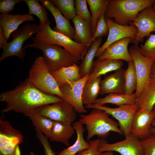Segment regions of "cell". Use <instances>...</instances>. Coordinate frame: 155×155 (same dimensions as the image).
<instances>
[{"instance_id":"f1b7e54d","label":"cell","mask_w":155,"mask_h":155,"mask_svg":"<svg viewBox=\"0 0 155 155\" xmlns=\"http://www.w3.org/2000/svg\"><path fill=\"white\" fill-rule=\"evenodd\" d=\"M135 93L131 95L125 94L110 93L103 98H97L96 103L100 105L110 103L118 106L125 104H135Z\"/></svg>"},{"instance_id":"52a82bcc","label":"cell","mask_w":155,"mask_h":155,"mask_svg":"<svg viewBox=\"0 0 155 155\" xmlns=\"http://www.w3.org/2000/svg\"><path fill=\"white\" fill-rule=\"evenodd\" d=\"M40 27L36 24L28 23L23 26L20 30H16L11 33L10 36L12 40L3 44L0 48L3 51L0 58V62L6 58L15 56L22 60L24 58L26 53L23 45L26 41L32 37L34 34L39 31Z\"/></svg>"},{"instance_id":"6da1fadb","label":"cell","mask_w":155,"mask_h":155,"mask_svg":"<svg viewBox=\"0 0 155 155\" xmlns=\"http://www.w3.org/2000/svg\"><path fill=\"white\" fill-rule=\"evenodd\" d=\"M55 95L46 94L36 87L28 78L20 82L14 89L0 94V101L6 107L2 112L13 111L29 117L35 108L63 100Z\"/></svg>"},{"instance_id":"9c48e42d","label":"cell","mask_w":155,"mask_h":155,"mask_svg":"<svg viewBox=\"0 0 155 155\" xmlns=\"http://www.w3.org/2000/svg\"><path fill=\"white\" fill-rule=\"evenodd\" d=\"M128 51L134 63L137 76V84L135 92L136 98L150 82L151 69L155 60L142 55L138 45H133Z\"/></svg>"},{"instance_id":"ba28073f","label":"cell","mask_w":155,"mask_h":155,"mask_svg":"<svg viewBox=\"0 0 155 155\" xmlns=\"http://www.w3.org/2000/svg\"><path fill=\"white\" fill-rule=\"evenodd\" d=\"M23 141L19 130L7 120L0 119V155H21L19 146Z\"/></svg>"},{"instance_id":"b9f144b4","label":"cell","mask_w":155,"mask_h":155,"mask_svg":"<svg viewBox=\"0 0 155 155\" xmlns=\"http://www.w3.org/2000/svg\"><path fill=\"white\" fill-rule=\"evenodd\" d=\"M7 42L4 37L2 28L0 27V47Z\"/></svg>"},{"instance_id":"ab89813d","label":"cell","mask_w":155,"mask_h":155,"mask_svg":"<svg viewBox=\"0 0 155 155\" xmlns=\"http://www.w3.org/2000/svg\"><path fill=\"white\" fill-rule=\"evenodd\" d=\"M100 139H96L90 140V147L87 149L78 152L76 155H100L102 152L99 151L98 145Z\"/></svg>"},{"instance_id":"7c38bea8","label":"cell","mask_w":155,"mask_h":155,"mask_svg":"<svg viewBox=\"0 0 155 155\" xmlns=\"http://www.w3.org/2000/svg\"><path fill=\"white\" fill-rule=\"evenodd\" d=\"M99 151H115L121 155H144V152L140 140L130 134L121 141L109 143L105 139H100L98 147Z\"/></svg>"},{"instance_id":"4dcf8cb0","label":"cell","mask_w":155,"mask_h":155,"mask_svg":"<svg viewBox=\"0 0 155 155\" xmlns=\"http://www.w3.org/2000/svg\"><path fill=\"white\" fill-rule=\"evenodd\" d=\"M29 117L35 128L49 138L55 121L45 116L33 113H32Z\"/></svg>"},{"instance_id":"484cf974","label":"cell","mask_w":155,"mask_h":155,"mask_svg":"<svg viewBox=\"0 0 155 155\" xmlns=\"http://www.w3.org/2000/svg\"><path fill=\"white\" fill-rule=\"evenodd\" d=\"M138 109L152 111L155 105V80L151 79L148 85L135 99Z\"/></svg>"},{"instance_id":"2e32d148","label":"cell","mask_w":155,"mask_h":155,"mask_svg":"<svg viewBox=\"0 0 155 155\" xmlns=\"http://www.w3.org/2000/svg\"><path fill=\"white\" fill-rule=\"evenodd\" d=\"M155 117L152 111L138 109L132 121L131 134L140 140L149 136L152 134L151 123Z\"/></svg>"},{"instance_id":"f546056e","label":"cell","mask_w":155,"mask_h":155,"mask_svg":"<svg viewBox=\"0 0 155 155\" xmlns=\"http://www.w3.org/2000/svg\"><path fill=\"white\" fill-rule=\"evenodd\" d=\"M91 13V27L93 35L95 31L98 20L100 16L105 13L108 0H86Z\"/></svg>"},{"instance_id":"f6af8a7d","label":"cell","mask_w":155,"mask_h":155,"mask_svg":"<svg viewBox=\"0 0 155 155\" xmlns=\"http://www.w3.org/2000/svg\"><path fill=\"white\" fill-rule=\"evenodd\" d=\"M100 155H114L113 151H107L103 152Z\"/></svg>"},{"instance_id":"7bdbcfd3","label":"cell","mask_w":155,"mask_h":155,"mask_svg":"<svg viewBox=\"0 0 155 155\" xmlns=\"http://www.w3.org/2000/svg\"><path fill=\"white\" fill-rule=\"evenodd\" d=\"M150 77L151 79L155 80V61L153 63L151 67Z\"/></svg>"},{"instance_id":"bcb514c9","label":"cell","mask_w":155,"mask_h":155,"mask_svg":"<svg viewBox=\"0 0 155 155\" xmlns=\"http://www.w3.org/2000/svg\"><path fill=\"white\" fill-rule=\"evenodd\" d=\"M28 155H37L32 151H30Z\"/></svg>"},{"instance_id":"4fadbf2b","label":"cell","mask_w":155,"mask_h":155,"mask_svg":"<svg viewBox=\"0 0 155 155\" xmlns=\"http://www.w3.org/2000/svg\"><path fill=\"white\" fill-rule=\"evenodd\" d=\"M90 73L77 81L59 86L63 96V99L71 105L77 113L81 114L87 112L82 102V94Z\"/></svg>"},{"instance_id":"836d02e7","label":"cell","mask_w":155,"mask_h":155,"mask_svg":"<svg viewBox=\"0 0 155 155\" xmlns=\"http://www.w3.org/2000/svg\"><path fill=\"white\" fill-rule=\"evenodd\" d=\"M68 20H72L76 15L74 0H51Z\"/></svg>"},{"instance_id":"4316f807","label":"cell","mask_w":155,"mask_h":155,"mask_svg":"<svg viewBox=\"0 0 155 155\" xmlns=\"http://www.w3.org/2000/svg\"><path fill=\"white\" fill-rule=\"evenodd\" d=\"M102 41V38H97L93 41L81 59V62L79 67L82 78L90 73L94 59L98 50L100 47Z\"/></svg>"},{"instance_id":"44dd1931","label":"cell","mask_w":155,"mask_h":155,"mask_svg":"<svg viewBox=\"0 0 155 155\" xmlns=\"http://www.w3.org/2000/svg\"><path fill=\"white\" fill-rule=\"evenodd\" d=\"M71 20L75 29L73 40L83 45L86 51L93 42V34L91 25L77 15Z\"/></svg>"},{"instance_id":"603a6c76","label":"cell","mask_w":155,"mask_h":155,"mask_svg":"<svg viewBox=\"0 0 155 155\" xmlns=\"http://www.w3.org/2000/svg\"><path fill=\"white\" fill-rule=\"evenodd\" d=\"M71 123L68 122L55 121L49 137L50 140L62 143L66 146H69V140L75 131Z\"/></svg>"},{"instance_id":"30bf717a","label":"cell","mask_w":155,"mask_h":155,"mask_svg":"<svg viewBox=\"0 0 155 155\" xmlns=\"http://www.w3.org/2000/svg\"><path fill=\"white\" fill-rule=\"evenodd\" d=\"M85 107L88 108H98L104 111L117 120L119 128L125 137L131 134L132 121L135 113L138 109L135 104H125L113 108L95 103L86 105Z\"/></svg>"},{"instance_id":"9a60e30c","label":"cell","mask_w":155,"mask_h":155,"mask_svg":"<svg viewBox=\"0 0 155 155\" xmlns=\"http://www.w3.org/2000/svg\"><path fill=\"white\" fill-rule=\"evenodd\" d=\"M105 19L109 27V32L106 41L98 50L96 57L100 56L108 46L120 39L127 37H131L133 40L135 38L137 31L136 28L129 25L123 26L118 24L111 18L105 17Z\"/></svg>"},{"instance_id":"d6986e66","label":"cell","mask_w":155,"mask_h":155,"mask_svg":"<svg viewBox=\"0 0 155 155\" xmlns=\"http://www.w3.org/2000/svg\"><path fill=\"white\" fill-rule=\"evenodd\" d=\"M125 70L121 68L105 76L100 82V94H125Z\"/></svg>"},{"instance_id":"60d3db41","label":"cell","mask_w":155,"mask_h":155,"mask_svg":"<svg viewBox=\"0 0 155 155\" xmlns=\"http://www.w3.org/2000/svg\"><path fill=\"white\" fill-rule=\"evenodd\" d=\"M23 1L22 0H1L0 1V12L6 14L14 9L15 5Z\"/></svg>"},{"instance_id":"7402d4cb","label":"cell","mask_w":155,"mask_h":155,"mask_svg":"<svg viewBox=\"0 0 155 155\" xmlns=\"http://www.w3.org/2000/svg\"><path fill=\"white\" fill-rule=\"evenodd\" d=\"M123 64V63L121 60L96 59L94 61L91 72L90 73L87 81H90L109 72L118 70L121 68Z\"/></svg>"},{"instance_id":"74e56055","label":"cell","mask_w":155,"mask_h":155,"mask_svg":"<svg viewBox=\"0 0 155 155\" xmlns=\"http://www.w3.org/2000/svg\"><path fill=\"white\" fill-rule=\"evenodd\" d=\"M140 141L143 149L144 155H155V134H152Z\"/></svg>"},{"instance_id":"5b68a950","label":"cell","mask_w":155,"mask_h":155,"mask_svg":"<svg viewBox=\"0 0 155 155\" xmlns=\"http://www.w3.org/2000/svg\"><path fill=\"white\" fill-rule=\"evenodd\" d=\"M28 78L36 87L42 92L57 95L63 99L59 86L43 56H39L36 59L29 70Z\"/></svg>"},{"instance_id":"e0dca14e","label":"cell","mask_w":155,"mask_h":155,"mask_svg":"<svg viewBox=\"0 0 155 155\" xmlns=\"http://www.w3.org/2000/svg\"><path fill=\"white\" fill-rule=\"evenodd\" d=\"M133 40L131 37H127L112 43L105 48L97 59H119L124 60L127 62L132 60L129 54L128 46V44L132 42Z\"/></svg>"},{"instance_id":"c3c4849f","label":"cell","mask_w":155,"mask_h":155,"mask_svg":"<svg viewBox=\"0 0 155 155\" xmlns=\"http://www.w3.org/2000/svg\"><path fill=\"white\" fill-rule=\"evenodd\" d=\"M155 114V105L154 106L152 110Z\"/></svg>"},{"instance_id":"d4e9b609","label":"cell","mask_w":155,"mask_h":155,"mask_svg":"<svg viewBox=\"0 0 155 155\" xmlns=\"http://www.w3.org/2000/svg\"><path fill=\"white\" fill-rule=\"evenodd\" d=\"M50 72L59 86L75 82L82 78L80 67L76 64Z\"/></svg>"},{"instance_id":"5bb4252c","label":"cell","mask_w":155,"mask_h":155,"mask_svg":"<svg viewBox=\"0 0 155 155\" xmlns=\"http://www.w3.org/2000/svg\"><path fill=\"white\" fill-rule=\"evenodd\" d=\"M129 25L134 26L137 29V35L132 42L138 45L145 37L149 36L152 32H155V12L152 6L140 11L136 19Z\"/></svg>"},{"instance_id":"d590c367","label":"cell","mask_w":155,"mask_h":155,"mask_svg":"<svg viewBox=\"0 0 155 155\" xmlns=\"http://www.w3.org/2000/svg\"><path fill=\"white\" fill-rule=\"evenodd\" d=\"M87 3L86 0H75V9L77 15L82 17L91 25V16Z\"/></svg>"},{"instance_id":"7a4b0ae2","label":"cell","mask_w":155,"mask_h":155,"mask_svg":"<svg viewBox=\"0 0 155 155\" xmlns=\"http://www.w3.org/2000/svg\"><path fill=\"white\" fill-rule=\"evenodd\" d=\"M155 0H108L104 16L116 23L127 26L134 21L139 12L152 6Z\"/></svg>"},{"instance_id":"d6a6232c","label":"cell","mask_w":155,"mask_h":155,"mask_svg":"<svg viewBox=\"0 0 155 155\" xmlns=\"http://www.w3.org/2000/svg\"><path fill=\"white\" fill-rule=\"evenodd\" d=\"M27 5L28 14L36 16L39 19V22L44 23L49 21L48 13L46 9L41 5L37 0H23Z\"/></svg>"},{"instance_id":"ac0fdd59","label":"cell","mask_w":155,"mask_h":155,"mask_svg":"<svg viewBox=\"0 0 155 155\" xmlns=\"http://www.w3.org/2000/svg\"><path fill=\"white\" fill-rule=\"evenodd\" d=\"M42 6L49 10L53 16L56 25L52 29L54 31L63 34L73 40L75 29L69 20L63 16L60 10L51 1L49 0H39Z\"/></svg>"},{"instance_id":"3957f363","label":"cell","mask_w":155,"mask_h":155,"mask_svg":"<svg viewBox=\"0 0 155 155\" xmlns=\"http://www.w3.org/2000/svg\"><path fill=\"white\" fill-rule=\"evenodd\" d=\"M79 121L86 125L88 134L86 140L90 141L94 136L105 139L113 131L123 135L117 122L109 117V115L104 111L96 108H93L90 113L80 115Z\"/></svg>"},{"instance_id":"8fae6325","label":"cell","mask_w":155,"mask_h":155,"mask_svg":"<svg viewBox=\"0 0 155 155\" xmlns=\"http://www.w3.org/2000/svg\"><path fill=\"white\" fill-rule=\"evenodd\" d=\"M32 113L45 116L54 121L73 123L76 118V112L73 106L65 100L37 107Z\"/></svg>"},{"instance_id":"cb8c5ba5","label":"cell","mask_w":155,"mask_h":155,"mask_svg":"<svg viewBox=\"0 0 155 155\" xmlns=\"http://www.w3.org/2000/svg\"><path fill=\"white\" fill-rule=\"evenodd\" d=\"M72 125L77 133L76 140L73 145L65 148L57 155H76L80 151L90 147L89 142H86L84 138L85 129L83 125L79 121H75Z\"/></svg>"},{"instance_id":"8992f818","label":"cell","mask_w":155,"mask_h":155,"mask_svg":"<svg viewBox=\"0 0 155 155\" xmlns=\"http://www.w3.org/2000/svg\"><path fill=\"white\" fill-rule=\"evenodd\" d=\"M50 23L49 21L44 23L39 22L40 30L35 38L44 42L59 45L74 57L82 59L86 52L85 47L66 36L53 30Z\"/></svg>"},{"instance_id":"7dc6e473","label":"cell","mask_w":155,"mask_h":155,"mask_svg":"<svg viewBox=\"0 0 155 155\" xmlns=\"http://www.w3.org/2000/svg\"><path fill=\"white\" fill-rule=\"evenodd\" d=\"M152 6L153 9L154 11L155 12V1L154 3L153 4V5H152Z\"/></svg>"},{"instance_id":"ee69618b","label":"cell","mask_w":155,"mask_h":155,"mask_svg":"<svg viewBox=\"0 0 155 155\" xmlns=\"http://www.w3.org/2000/svg\"><path fill=\"white\" fill-rule=\"evenodd\" d=\"M151 125L152 126V134H155V117L152 121Z\"/></svg>"},{"instance_id":"8d00e7d4","label":"cell","mask_w":155,"mask_h":155,"mask_svg":"<svg viewBox=\"0 0 155 155\" xmlns=\"http://www.w3.org/2000/svg\"><path fill=\"white\" fill-rule=\"evenodd\" d=\"M104 14L105 13L102 14L98 19L96 29L93 35L92 41L108 34L109 27L105 20Z\"/></svg>"},{"instance_id":"ffe728a7","label":"cell","mask_w":155,"mask_h":155,"mask_svg":"<svg viewBox=\"0 0 155 155\" xmlns=\"http://www.w3.org/2000/svg\"><path fill=\"white\" fill-rule=\"evenodd\" d=\"M34 18L28 13L0 14V27L2 28L5 38L7 41L12 32L17 30L19 26L26 21H32Z\"/></svg>"},{"instance_id":"83f0119b","label":"cell","mask_w":155,"mask_h":155,"mask_svg":"<svg viewBox=\"0 0 155 155\" xmlns=\"http://www.w3.org/2000/svg\"><path fill=\"white\" fill-rule=\"evenodd\" d=\"M101 76L93 80L87 81L84 87L82 94V101L86 105L96 103L100 94Z\"/></svg>"},{"instance_id":"277c9868","label":"cell","mask_w":155,"mask_h":155,"mask_svg":"<svg viewBox=\"0 0 155 155\" xmlns=\"http://www.w3.org/2000/svg\"><path fill=\"white\" fill-rule=\"evenodd\" d=\"M32 38L33 42L25 45L24 48H32L41 50L50 71L79 63L80 59L74 57L61 46L44 42L32 37Z\"/></svg>"},{"instance_id":"1f68e13d","label":"cell","mask_w":155,"mask_h":155,"mask_svg":"<svg viewBox=\"0 0 155 155\" xmlns=\"http://www.w3.org/2000/svg\"><path fill=\"white\" fill-rule=\"evenodd\" d=\"M127 64L125 74V94L131 95L136 89L137 78L133 60L128 62Z\"/></svg>"},{"instance_id":"e575fe53","label":"cell","mask_w":155,"mask_h":155,"mask_svg":"<svg viewBox=\"0 0 155 155\" xmlns=\"http://www.w3.org/2000/svg\"><path fill=\"white\" fill-rule=\"evenodd\" d=\"M139 51L144 56L155 60V34H150L144 44L140 45Z\"/></svg>"},{"instance_id":"f35d334b","label":"cell","mask_w":155,"mask_h":155,"mask_svg":"<svg viewBox=\"0 0 155 155\" xmlns=\"http://www.w3.org/2000/svg\"><path fill=\"white\" fill-rule=\"evenodd\" d=\"M35 130L36 135L43 146L45 155H56L55 152L51 148L49 138L38 129L35 128Z\"/></svg>"}]
</instances>
